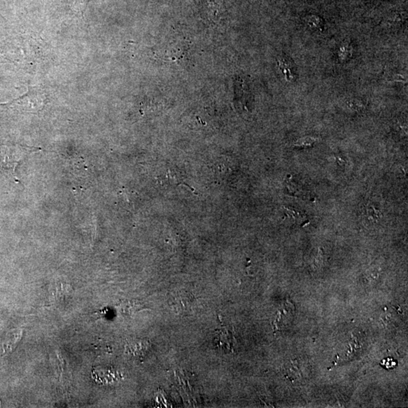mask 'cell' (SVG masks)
<instances>
[{
  "instance_id": "5b68a950",
  "label": "cell",
  "mask_w": 408,
  "mask_h": 408,
  "mask_svg": "<svg viewBox=\"0 0 408 408\" xmlns=\"http://www.w3.org/2000/svg\"><path fill=\"white\" fill-rule=\"evenodd\" d=\"M286 215L292 223L297 224L301 226H304L305 224L309 223L306 215L299 209H293L292 207L288 208L286 209Z\"/></svg>"
},
{
  "instance_id": "7a4b0ae2",
  "label": "cell",
  "mask_w": 408,
  "mask_h": 408,
  "mask_svg": "<svg viewBox=\"0 0 408 408\" xmlns=\"http://www.w3.org/2000/svg\"><path fill=\"white\" fill-rule=\"evenodd\" d=\"M24 332L22 329H14L8 331L0 343V354H5L12 352L22 341Z\"/></svg>"
},
{
  "instance_id": "6da1fadb",
  "label": "cell",
  "mask_w": 408,
  "mask_h": 408,
  "mask_svg": "<svg viewBox=\"0 0 408 408\" xmlns=\"http://www.w3.org/2000/svg\"><path fill=\"white\" fill-rule=\"evenodd\" d=\"M36 150L39 149L0 139V170L7 176L18 182V179L15 175L17 167L27 155Z\"/></svg>"
},
{
  "instance_id": "277c9868",
  "label": "cell",
  "mask_w": 408,
  "mask_h": 408,
  "mask_svg": "<svg viewBox=\"0 0 408 408\" xmlns=\"http://www.w3.org/2000/svg\"><path fill=\"white\" fill-rule=\"evenodd\" d=\"M287 187H288L290 195H293L297 198H302L303 199L310 200L312 198V195H310V193H309V191L308 190L304 188L298 183L293 182L291 179L288 180V186Z\"/></svg>"
},
{
  "instance_id": "52a82bcc",
  "label": "cell",
  "mask_w": 408,
  "mask_h": 408,
  "mask_svg": "<svg viewBox=\"0 0 408 408\" xmlns=\"http://www.w3.org/2000/svg\"><path fill=\"white\" fill-rule=\"evenodd\" d=\"M366 215H367V219L369 220L374 221V222L380 219L381 216H382L380 212L373 206H368L366 209Z\"/></svg>"
},
{
  "instance_id": "8992f818",
  "label": "cell",
  "mask_w": 408,
  "mask_h": 408,
  "mask_svg": "<svg viewBox=\"0 0 408 408\" xmlns=\"http://www.w3.org/2000/svg\"><path fill=\"white\" fill-rule=\"evenodd\" d=\"M318 142H319V139L317 137L311 136H305V137L300 138V139L295 141L293 143V146L296 147L306 148V147H312Z\"/></svg>"
},
{
  "instance_id": "ba28073f",
  "label": "cell",
  "mask_w": 408,
  "mask_h": 408,
  "mask_svg": "<svg viewBox=\"0 0 408 408\" xmlns=\"http://www.w3.org/2000/svg\"><path fill=\"white\" fill-rule=\"evenodd\" d=\"M347 105L350 109L353 110V111H360V110L362 109L363 106H364L361 101H357L355 99H351L349 101Z\"/></svg>"
},
{
  "instance_id": "3957f363",
  "label": "cell",
  "mask_w": 408,
  "mask_h": 408,
  "mask_svg": "<svg viewBox=\"0 0 408 408\" xmlns=\"http://www.w3.org/2000/svg\"><path fill=\"white\" fill-rule=\"evenodd\" d=\"M149 348V344L146 340H134L126 345V351L132 356L140 358L144 356Z\"/></svg>"
}]
</instances>
